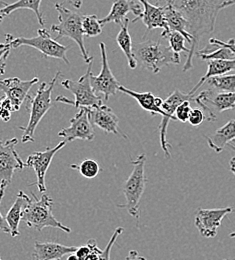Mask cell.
Here are the masks:
<instances>
[{
  "instance_id": "cell-1",
  "label": "cell",
  "mask_w": 235,
  "mask_h": 260,
  "mask_svg": "<svg viewBox=\"0 0 235 260\" xmlns=\"http://www.w3.org/2000/svg\"><path fill=\"white\" fill-rule=\"evenodd\" d=\"M166 4L177 10L187 22V31L192 36L189 52L182 70L192 68L193 56L199 48L202 38L213 32L221 6L226 0H165Z\"/></svg>"
},
{
  "instance_id": "cell-2",
  "label": "cell",
  "mask_w": 235,
  "mask_h": 260,
  "mask_svg": "<svg viewBox=\"0 0 235 260\" xmlns=\"http://www.w3.org/2000/svg\"><path fill=\"white\" fill-rule=\"evenodd\" d=\"M132 52L137 64L154 74L159 73L162 67L169 63H180V57L175 55L169 46L158 40L135 42L132 45Z\"/></svg>"
},
{
  "instance_id": "cell-3",
  "label": "cell",
  "mask_w": 235,
  "mask_h": 260,
  "mask_svg": "<svg viewBox=\"0 0 235 260\" xmlns=\"http://www.w3.org/2000/svg\"><path fill=\"white\" fill-rule=\"evenodd\" d=\"M52 198L47 194H43L41 198L35 195L26 198V204L22 212V221L27 226L41 232L45 228H58L66 233L71 232V228L59 222L52 213Z\"/></svg>"
},
{
  "instance_id": "cell-4",
  "label": "cell",
  "mask_w": 235,
  "mask_h": 260,
  "mask_svg": "<svg viewBox=\"0 0 235 260\" xmlns=\"http://www.w3.org/2000/svg\"><path fill=\"white\" fill-rule=\"evenodd\" d=\"M61 74V71H57L48 84L46 82H42L33 96H28L29 104L27 107L29 108V120L26 126L19 127V129L23 131V135L21 138L22 143L33 142L34 132L37 128V125L53 105L51 94Z\"/></svg>"
},
{
  "instance_id": "cell-5",
  "label": "cell",
  "mask_w": 235,
  "mask_h": 260,
  "mask_svg": "<svg viewBox=\"0 0 235 260\" xmlns=\"http://www.w3.org/2000/svg\"><path fill=\"white\" fill-rule=\"evenodd\" d=\"M54 7L58 12V24H53L50 27V31L56 34L55 40L57 41L62 37H68L75 41L84 61L88 64L93 60V57L88 55L84 44V33L82 29L83 15L68 9L60 3H56Z\"/></svg>"
},
{
  "instance_id": "cell-6",
  "label": "cell",
  "mask_w": 235,
  "mask_h": 260,
  "mask_svg": "<svg viewBox=\"0 0 235 260\" xmlns=\"http://www.w3.org/2000/svg\"><path fill=\"white\" fill-rule=\"evenodd\" d=\"M146 155L139 154L135 160L131 161L133 166L132 172L127 180L122 185V192L125 196V203L118 204L121 209H126L127 212L135 218L139 217V206L141 197L144 194L147 179L145 176Z\"/></svg>"
},
{
  "instance_id": "cell-7",
  "label": "cell",
  "mask_w": 235,
  "mask_h": 260,
  "mask_svg": "<svg viewBox=\"0 0 235 260\" xmlns=\"http://www.w3.org/2000/svg\"><path fill=\"white\" fill-rule=\"evenodd\" d=\"M38 34L35 37H14L11 34L5 35V42L8 43L10 48H18L20 46H30L40 51L45 57H52L63 60L66 64H69L66 52L68 46L60 44L58 41L51 37L48 30L42 28L38 29Z\"/></svg>"
},
{
  "instance_id": "cell-8",
  "label": "cell",
  "mask_w": 235,
  "mask_h": 260,
  "mask_svg": "<svg viewBox=\"0 0 235 260\" xmlns=\"http://www.w3.org/2000/svg\"><path fill=\"white\" fill-rule=\"evenodd\" d=\"M92 64L93 60H91L85 74L81 76L77 81L65 79L61 81V85L69 90L74 96L75 100L70 101L68 99H62V101H66L69 104H73L75 107H96L103 104V101L98 94L95 93L92 85H91V75L92 73Z\"/></svg>"
},
{
  "instance_id": "cell-9",
  "label": "cell",
  "mask_w": 235,
  "mask_h": 260,
  "mask_svg": "<svg viewBox=\"0 0 235 260\" xmlns=\"http://www.w3.org/2000/svg\"><path fill=\"white\" fill-rule=\"evenodd\" d=\"M194 101L202 107L207 121H215V112L235 110V92L206 89L196 96Z\"/></svg>"
},
{
  "instance_id": "cell-10",
  "label": "cell",
  "mask_w": 235,
  "mask_h": 260,
  "mask_svg": "<svg viewBox=\"0 0 235 260\" xmlns=\"http://www.w3.org/2000/svg\"><path fill=\"white\" fill-rule=\"evenodd\" d=\"M68 142L64 139L63 141L59 142L56 146L46 148L44 151H35L27 157V161L25 163V167L32 168L36 174V182L30 185L37 186V189L40 192H46V185H45V176L50 166L55 154L63 148Z\"/></svg>"
},
{
  "instance_id": "cell-11",
  "label": "cell",
  "mask_w": 235,
  "mask_h": 260,
  "mask_svg": "<svg viewBox=\"0 0 235 260\" xmlns=\"http://www.w3.org/2000/svg\"><path fill=\"white\" fill-rule=\"evenodd\" d=\"M18 143L17 138H11L3 142L0 138V180L11 183L13 175L16 170H22L25 163L15 150Z\"/></svg>"
},
{
  "instance_id": "cell-12",
  "label": "cell",
  "mask_w": 235,
  "mask_h": 260,
  "mask_svg": "<svg viewBox=\"0 0 235 260\" xmlns=\"http://www.w3.org/2000/svg\"><path fill=\"white\" fill-rule=\"evenodd\" d=\"M194 99H195L194 95H190L188 93H183L182 91L175 89L171 94H169V96L165 100H163L161 109L164 112L165 116L162 117L161 123L159 124L158 128H159V134H160L161 148L163 149L166 158H169L171 156L170 151H169L171 146H170L167 139L168 123L170 120H176L174 113L179 104H181L184 101H189V100H194Z\"/></svg>"
},
{
  "instance_id": "cell-13",
  "label": "cell",
  "mask_w": 235,
  "mask_h": 260,
  "mask_svg": "<svg viewBox=\"0 0 235 260\" xmlns=\"http://www.w3.org/2000/svg\"><path fill=\"white\" fill-rule=\"evenodd\" d=\"M101 53V70L97 76L91 75V85L96 94H102L107 101L110 96L115 95L118 91L120 83L113 75L107 59L106 45L105 43H99Z\"/></svg>"
},
{
  "instance_id": "cell-14",
  "label": "cell",
  "mask_w": 235,
  "mask_h": 260,
  "mask_svg": "<svg viewBox=\"0 0 235 260\" xmlns=\"http://www.w3.org/2000/svg\"><path fill=\"white\" fill-rule=\"evenodd\" d=\"M234 211V207L223 208H199L195 215V226L199 230L202 236L206 238H213L217 235L218 228L221 221L227 214Z\"/></svg>"
},
{
  "instance_id": "cell-15",
  "label": "cell",
  "mask_w": 235,
  "mask_h": 260,
  "mask_svg": "<svg viewBox=\"0 0 235 260\" xmlns=\"http://www.w3.org/2000/svg\"><path fill=\"white\" fill-rule=\"evenodd\" d=\"M59 137H63L68 142L76 139L92 141L94 139L93 125L89 120L86 107H80V110L70 119V126L58 132Z\"/></svg>"
},
{
  "instance_id": "cell-16",
  "label": "cell",
  "mask_w": 235,
  "mask_h": 260,
  "mask_svg": "<svg viewBox=\"0 0 235 260\" xmlns=\"http://www.w3.org/2000/svg\"><path fill=\"white\" fill-rule=\"evenodd\" d=\"M38 81V77H34L31 80H21L18 77L0 79V89L11 102L14 112L20 109L24 100L28 98L31 87Z\"/></svg>"
},
{
  "instance_id": "cell-17",
  "label": "cell",
  "mask_w": 235,
  "mask_h": 260,
  "mask_svg": "<svg viewBox=\"0 0 235 260\" xmlns=\"http://www.w3.org/2000/svg\"><path fill=\"white\" fill-rule=\"evenodd\" d=\"M87 108V107H86ZM88 117L92 125L97 126L106 133H113L119 135L123 138H127L118 127L119 119L113 110L105 104H102L96 107L87 108Z\"/></svg>"
},
{
  "instance_id": "cell-18",
  "label": "cell",
  "mask_w": 235,
  "mask_h": 260,
  "mask_svg": "<svg viewBox=\"0 0 235 260\" xmlns=\"http://www.w3.org/2000/svg\"><path fill=\"white\" fill-rule=\"evenodd\" d=\"M141 5L143 6V11L140 14V16L135 17L132 20L135 23L137 20H142L143 24L146 27V32H150L152 29L156 28H161L163 31L161 33V36L165 38L169 34V29L167 27V23L165 20V15H164V8L155 6L151 3H149L147 0H139Z\"/></svg>"
},
{
  "instance_id": "cell-19",
  "label": "cell",
  "mask_w": 235,
  "mask_h": 260,
  "mask_svg": "<svg viewBox=\"0 0 235 260\" xmlns=\"http://www.w3.org/2000/svg\"><path fill=\"white\" fill-rule=\"evenodd\" d=\"M140 4L139 0H114L108 15L99 21L102 25L110 22L121 25L129 12H132L136 17L140 16L143 11V6Z\"/></svg>"
},
{
  "instance_id": "cell-20",
  "label": "cell",
  "mask_w": 235,
  "mask_h": 260,
  "mask_svg": "<svg viewBox=\"0 0 235 260\" xmlns=\"http://www.w3.org/2000/svg\"><path fill=\"white\" fill-rule=\"evenodd\" d=\"M76 246H66L59 243L47 242H34L32 260H60L63 256L74 253Z\"/></svg>"
},
{
  "instance_id": "cell-21",
  "label": "cell",
  "mask_w": 235,
  "mask_h": 260,
  "mask_svg": "<svg viewBox=\"0 0 235 260\" xmlns=\"http://www.w3.org/2000/svg\"><path fill=\"white\" fill-rule=\"evenodd\" d=\"M208 146L217 153H220L226 145L235 140V119L226 122L223 126L205 136Z\"/></svg>"
},
{
  "instance_id": "cell-22",
  "label": "cell",
  "mask_w": 235,
  "mask_h": 260,
  "mask_svg": "<svg viewBox=\"0 0 235 260\" xmlns=\"http://www.w3.org/2000/svg\"><path fill=\"white\" fill-rule=\"evenodd\" d=\"M118 91L128 94L131 98H135L138 102V104L145 110L150 112L151 115L160 114L162 117L165 116L164 112L161 109V105L163 103L162 98H158L151 92H136L133 90H130L129 88H126L120 84Z\"/></svg>"
},
{
  "instance_id": "cell-23",
  "label": "cell",
  "mask_w": 235,
  "mask_h": 260,
  "mask_svg": "<svg viewBox=\"0 0 235 260\" xmlns=\"http://www.w3.org/2000/svg\"><path fill=\"white\" fill-rule=\"evenodd\" d=\"M235 71V59L229 60H222V59H215V60H207V71L202 76L200 80L196 85L193 86V88L189 91L188 94L193 95L198 88H200L203 83H205L208 79L215 77V76H221L224 74H227L228 72Z\"/></svg>"
},
{
  "instance_id": "cell-24",
  "label": "cell",
  "mask_w": 235,
  "mask_h": 260,
  "mask_svg": "<svg viewBox=\"0 0 235 260\" xmlns=\"http://www.w3.org/2000/svg\"><path fill=\"white\" fill-rule=\"evenodd\" d=\"M26 198L27 194H25L23 191H19L15 202L9 209V211L6 214V221L10 229V235L12 237L19 236V223L22 220V212L26 204Z\"/></svg>"
},
{
  "instance_id": "cell-25",
  "label": "cell",
  "mask_w": 235,
  "mask_h": 260,
  "mask_svg": "<svg viewBox=\"0 0 235 260\" xmlns=\"http://www.w3.org/2000/svg\"><path fill=\"white\" fill-rule=\"evenodd\" d=\"M163 8L169 31H175L182 34L184 38L187 40V42L191 44L192 36L187 31V22L184 19V17L177 10H175L168 4H165Z\"/></svg>"
},
{
  "instance_id": "cell-26",
  "label": "cell",
  "mask_w": 235,
  "mask_h": 260,
  "mask_svg": "<svg viewBox=\"0 0 235 260\" xmlns=\"http://www.w3.org/2000/svg\"><path fill=\"white\" fill-rule=\"evenodd\" d=\"M128 23H129V19L126 17L124 19V21L122 22V24L120 25V31L118 33L117 37H116V42L118 44V46L120 47V49L124 52L127 61H128V66L131 69H135L137 67V61L135 59L133 52H132V39H131V35L128 29Z\"/></svg>"
},
{
  "instance_id": "cell-27",
  "label": "cell",
  "mask_w": 235,
  "mask_h": 260,
  "mask_svg": "<svg viewBox=\"0 0 235 260\" xmlns=\"http://www.w3.org/2000/svg\"><path fill=\"white\" fill-rule=\"evenodd\" d=\"M42 0H17L14 3L7 4L4 8H2V13L4 16H9L13 11L18 9H29L32 10L38 20V23L41 26H44L45 21L43 18V14L40 11V4Z\"/></svg>"
},
{
  "instance_id": "cell-28",
  "label": "cell",
  "mask_w": 235,
  "mask_h": 260,
  "mask_svg": "<svg viewBox=\"0 0 235 260\" xmlns=\"http://www.w3.org/2000/svg\"><path fill=\"white\" fill-rule=\"evenodd\" d=\"M212 89L216 91L235 92V74H224L207 80Z\"/></svg>"
},
{
  "instance_id": "cell-29",
  "label": "cell",
  "mask_w": 235,
  "mask_h": 260,
  "mask_svg": "<svg viewBox=\"0 0 235 260\" xmlns=\"http://www.w3.org/2000/svg\"><path fill=\"white\" fill-rule=\"evenodd\" d=\"M70 167L74 170H77L83 177L91 179L98 175L100 171V166L94 159L86 158L79 164H71Z\"/></svg>"
},
{
  "instance_id": "cell-30",
  "label": "cell",
  "mask_w": 235,
  "mask_h": 260,
  "mask_svg": "<svg viewBox=\"0 0 235 260\" xmlns=\"http://www.w3.org/2000/svg\"><path fill=\"white\" fill-rule=\"evenodd\" d=\"M218 48L212 52L208 50H200L195 53L196 56H199L202 60H215V59H222V60H229L235 59V54L229 49L223 46H217Z\"/></svg>"
},
{
  "instance_id": "cell-31",
  "label": "cell",
  "mask_w": 235,
  "mask_h": 260,
  "mask_svg": "<svg viewBox=\"0 0 235 260\" xmlns=\"http://www.w3.org/2000/svg\"><path fill=\"white\" fill-rule=\"evenodd\" d=\"M102 24L96 15H83L82 18V29L84 36L94 37L102 33Z\"/></svg>"
},
{
  "instance_id": "cell-32",
  "label": "cell",
  "mask_w": 235,
  "mask_h": 260,
  "mask_svg": "<svg viewBox=\"0 0 235 260\" xmlns=\"http://www.w3.org/2000/svg\"><path fill=\"white\" fill-rule=\"evenodd\" d=\"M165 38H167L169 47L171 48V50L174 52L175 55L180 57L181 52H186V53L189 52V48L185 47L184 42L186 39L182 34L175 32V31H170Z\"/></svg>"
},
{
  "instance_id": "cell-33",
  "label": "cell",
  "mask_w": 235,
  "mask_h": 260,
  "mask_svg": "<svg viewBox=\"0 0 235 260\" xmlns=\"http://www.w3.org/2000/svg\"><path fill=\"white\" fill-rule=\"evenodd\" d=\"M96 245H97V243H96L95 239H89L85 245L77 247V249L74 253L79 259L87 260Z\"/></svg>"
},
{
  "instance_id": "cell-34",
  "label": "cell",
  "mask_w": 235,
  "mask_h": 260,
  "mask_svg": "<svg viewBox=\"0 0 235 260\" xmlns=\"http://www.w3.org/2000/svg\"><path fill=\"white\" fill-rule=\"evenodd\" d=\"M123 231H124V228H117L115 230H114V232H113V234H112V236H111L110 240L108 241V243H107V245H106L105 249H104V250L102 251V253H101L100 258H99V260H110L111 249H112L113 245L115 244V242H116V240H117L118 236H119L120 234H122V232H123Z\"/></svg>"
},
{
  "instance_id": "cell-35",
  "label": "cell",
  "mask_w": 235,
  "mask_h": 260,
  "mask_svg": "<svg viewBox=\"0 0 235 260\" xmlns=\"http://www.w3.org/2000/svg\"><path fill=\"white\" fill-rule=\"evenodd\" d=\"M191 107L189 101H184L181 104L178 105V107L175 110L174 116L176 117V120H179L181 122H186L188 121L190 112H191Z\"/></svg>"
},
{
  "instance_id": "cell-36",
  "label": "cell",
  "mask_w": 235,
  "mask_h": 260,
  "mask_svg": "<svg viewBox=\"0 0 235 260\" xmlns=\"http://www.w3.org/2000/svg\"><path fill=\"white\" fill-rule=\"evenodd\" d=\"M205 119H206L205 113L202 108L191 109V112H190V115L188 118V122L192 126H199Z\"/></svg>"
},
{
  "instance_id": "cell-37",
  "label": "cell",
  "mask_w": 235,
  "mask_h": 260,
  "mask_svg": "<svg viewBox=\"0 0 235 260\" xmlns=\"http://www.w3.org/2000/svg\"><path fill=\"white\" fill-rule=\"evenodd\" d=\"M7 186H8V183H6V182H4V181H1V182H0V205H1V201H2V198H3V196H4L5 189H6ZM0 230L3 231L4 233H10V229H9L8 224H7V221H6V219L2 216L1 212H0Z\"/></svg>"
},
{
  "instance_id": "cell-38",
  "label": "cell",
  "mask_w": 235,
  "mask_h": 260,
  "mask_svg": "<svg viewBox=\"0 0 235 260\" xmlns=\"http://www.w3.org/2000/svg\"><path fill=\"white\" fill-rule=\"evenodd\" d=\"M209 44L213 46H223L226 48H229L235 54V39L231 38L228 42H224L222 40L216 39V38H210L209 39Z\"/></svg>"
},
{
  "instance_id": "cell-39",
  "label": "cell",
  "mask_w": 235,
  "mask_h": 260,
  "mask_svg": "<svg viewBox=\"0 0 235 260\" xmlns=\"http://www.w3.org/2000/svg\"><path fill=\"white\" fill-rule=\"evenodd\" d=\"M124 260H147L145 257L141 256L137 250H130L128 256Z\"/></svg>"
},
{
  "instance_id": "cell-40",
  "label": "cell",
  "mask_w": 235,
  "mask_h": 260,
  "mask_svg": "<svg viewBox=\"0 0 235 260\" xmlns=\"http://www.w3.org/2000/svg\"><path fill=\"white\" fill-rule=\"evenodd\" d=\"M102 251H103V250H101L100 248L96 245V246L94 247L93 251L91 252V254L89 255V257L87 258V260H99Z\"/></svg>"
},
{
  "instance_id": "cell-41",
  "label": "cell",
  "mask_w": 235,
  "mask_h": 260,
  "mask_svg": "<svg viewBox=\"0 0 235 260\" xmlns=\"http://www.w3.org/2000/svg\"><path fill=\"white\" fill-rule=\"evenodd\" d=\"M10 49H11L10 46H9L8 43H6L5 41H4V43H0V59L2 58V56L4 55V53L7 52V51H9Z\"/></svg>"
},
{
  "instance_id": "cell-42",
  "label": "cell",
  "mask_w": 235,
  "mask_h": 260,
  "mask_svg": "<svg viewBox=\"0 0 235 260\" xmlns=\"http://www.w3.org/2000/svg\"><path fill=\"white\" fill-rule=\"evenodd\" d=\"M229 145L235 150V140H233L232 142H230ZM229 165H230V170H231L233 173H235V156H233V157L231 158V160H230V162H229Z\"/></svg>"
},
{
  "instance_id": "cell-43",
  "label": "cell",
  "mask_w": 235,
  "mask_h": 260,
  "mask_svg": "<svg viewBox=\"0 0 235 260\" xmlns=\"http://www.w3.org/2000/svg\"><path fill=\"white\" fill-rule=\"evenodd\" d=\"M68 1L73 7L77 8V9L81 8L82 3H83V0H68Z\"/></svg>"
},
{
  "instance_id": "cell-44",
  "label": "cell",
  "mask_w": 235,
  "mask_h": 260,
  "mask_svg": "<svg viewBox=\"0 0 235 260\" xmlns=\"http://www.w3.org/2000/svg\"><path fill=\"white\" fill-rule=\"evenodd\" d=\"M6 5H7V3H6V2H4V1L0 0V23L2 22L3 18L5 17V16H4V14L2 13V8H4Z\"/></svg>"
},
{
  "instance_id": "cell-45",
  "label": "cell",
  "mask_w": 235,
  "mask_h": 260,
  "mask_svg": "<svg viewBox=\"0 0 235 260\" xmlns=\"http://www.w3.org/2000/svg\"><path fill=\"white\" fill-rule=\"evenodd\" d=\"M233 4H235V0H226V1L223 2L221 8L223 9V8H226V7H228L230 5H233Z\"/></svg>"
},
{
  "instance_id": "cell-46",
  "label": "cell",
  "mask_w": 235,
  "mask_h": 260,
  "mask_svg": "<svg viewBox=\"0 0 235 260\" xmlns=\"http://www.w3.org/2000/svg\"><path fill=\"white\" fill-rule=\"evenodd\" d=\"M68 260H80L76 255H75V253H71V254H69V256L68 257Z\"/></svg>"
},
{
  "instance_id": "cell-47",
  "label": "cell",
  "mask_w": 235,
  "mask_h": 260,
  "mask_svg": "<svg viewBox=\"0 0 235 260\" xmlns=\"http://www.w3.org/2000/svg\"><path fill=\"white\" fill-rule=\"evenodd\" d=\"M4 96H0V119H1V114H2V100Z\"/></svg>"
},
{
  "instance_id": "cell-48",
  "label": "cell",
  "mask_w": 235,
  "mask_h": 260,
  "mask_svg": "<svg viewBox=\"0 0 235 260\" xmlns=\"http://www.w3.org/2000/svg\"><path fill=\"white\" fill-rule=\"evenodd\" d=\"M229 237H231V238H235V231L234 232H232V233H230Z\"/></svg>"
},
{
  "instance_id": "cell-49",
  "label": "cell",
  "mask_w": 235,
  "mask_h": 260,
  "mask_svg": "<svg viewBox=\"0 0 235 260\" xmlns=\"http://www.w3.org/2000/svg\"><path fill=\"white\" fill-rule=\"evenodd\" d=\"M0 260H2V259H1V257H0Z\"/></svg>"
},
{
  "instance_id": "cell-50",
  "label": "cell",
  "mask_w": 235,
  "mask_h": 260,
  "mask_svg": "<svg viewBox=\"0 0 235 260\" xmlns=\"http://www.w3.org/2000/svg\"><path fill=\"white\" fill-rule=\"evenodd\" d=\"M156 1H159V0H156Z\"/></svg>"
},
{
  "instance_id": "cell-51",
  "label": "cell",
  "mask_w": 235,
  "mask_h": 260,
  "mask_svg": "<svg viewBox=\"0 0 235 260\" xmlns=\"http://www.w3.org/2000/svg\"><path fill=\"white\" fill-rule=\"evenodd\" d=\"M223 260H226V259H223Z\"/></svg>"
},
{
  "instance_id": "cell-52",
  "label": "cell",
  "mask_w": 235,
  "mask_h": 260,
  "mask_svg": "<svg viewBox=\"0 0 235 260\" xmlns=\"http://www.w3.org/2000/svg\"><path fill=\"white\" fill-rule=\"evenodd\" d=\"M234 175H235V173H234Z\"/></svg>"
}]
</instances>
